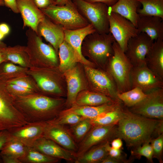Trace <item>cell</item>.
<instances>
[{"instance_id": "7402d4cb", "label": "cell", "mask_w": 163, "mask_h": 163, "mask_svg": "<svg viewBox=\"0 0 163 163\" xmlns=\"http://www.w3.org/2000/svg\"><path fill=\"white\" fill-rule=\"evenodd\" d=\"M123 104L120 100L97 106H78L73 105L70 107L63 110L59 114L72 113L80 116L85 118L92 119L105 112L114 110Z\"/></svg>"}, {"instance_id": "f546056e", "label": "cell", "mask_w": 163, "mask_h": 163, "mask_svg": "<svg viewBox=\"0 0 163 163\" xmlns=\"http://www.w3.org/2000/svg\"><path fill=\"white\" fill-rule=\"evenodd\" d=\"M58 52L59 63L58 68L61 73L72 68L78 62L73 49L65 40L60 45Z\"/></svg>"}, {"instance_id": "83f0119b", "label": "cell", "mask_w": 163, "mask_h": 163, "mask_svg": "<svg viewBox=\"0 0 163 163\" xmlns=\"http://www.w3.org/2000/svg\"><path fill=\"white\" fill-rule=\"evenodd\" d=\"M115 100L102 94L92 90H84L78 94L73 105L97 106Z\"/></svg>"}, {"instance_id": "277c9868", "label": "cell", "mask_w": 163, "mask_h": 163, "mask_svg": "<svg viewBox=\"0 0 163 163\" xmlns=\"http://www.w3.org/2000/svg\"><path fill=\"white\" fill-rule=\"evenodd\" d=\"M26 35V49L32 67H58L59 58L53 48L44 43L41 37L30 28L27 30Z\"/></svg>"}, {"instance_id": "ee69618b", "label": "cell", "mask_w": 163, "mask_h": 163, "mask_svg": "<svg viewBox=\"0 0 163 163\" xmlns=\"http://www.w3.org/2000/svg\"><path fill=\"white\" fill-rule=\"evenodd\" d=\"M37 6L40 9L44 8L51 5H56V0H34Z\"/></svg>"}, {"instance_id": "7dc6e473", "label": "cell", "mask_w": 163, "mask_h": 163, "mask_svg": "<svg viewBox=\"0 0 163 163\" xmlns=\"http://www.w3.org/2000/svg\"><path fill=\"white\" fill-rule=\"evenodd\" d=\"M4 163H21L19 159L10 156L0 154Z\"/></svg>"}, {"instance_id": "f5cc1de1", "label": "cell", "mask_w": 163, "mask_h": 163, "mask_svg": "<svg viewBox=\"0 0 163 163\" xmlns=\"http://www.w3.org/2000/svg\"><path fill=\"white\" fill-rule=\"evenodd\" d=\"M10 31V28L7 24L3 23L0 24V32L5 36L9 33Z\"/></svg>"}, {"instance_id": "e0dca14e", "label": "cell", "mask_w": 163, "mask_h": 163, "mask_svg": "<svg viewBox=\"0 0 163 163\" xmlns=\"http://www.w3.org/2000/svg\"><path fill=\"white\" fill-rule=\"evenodd\" d=\"M46 122L43 136L50 139L62 147L76 153L78 148L68 128L51 121Z\"/></svg>"}, {"instance_id": "f907efd6", "label": "cell", "mask_w": 163, "mask_h": 163, "mask_svg": "<svg viewBox=\"0 0 163 163\" xmlns=\"http://www.w3.org/2000/svg\"><path fill=\"white\" fill-rule=\"evenodd\" d=\"M124 162L121 160L112 157L109 155L101 163H121Z\"/></svg>"}, {"instance_id": "44dd1931", "label": "cell", "mask_w": 163, "mask_h": 163, "mask_svg": "<svg viewBox=\"0 0 163 163\" xmlns=\"http://www.w3.org/2000/svg\"><path fill=\"white\" fill-rule=\"evenodd\" d=\"M37 34L43 37L57 53L60 45L64 40V29L45 16L38 25Z\"/></svg>"}, {"instance_id": "3957f363", "label": "cell", "mask_w": 163, "mask_h": 163, "mask_svg": "<svg viewBox=\"0 0 163 163\" xmlns=\"http://www.w3.org/2000/svg\"><path fill=\"white\" fill-rule=\"evenodd\" d=\"M115 41L110 32L100 34L95 31L84 39L82 46V54L105 70L108 60L113 53V46Z\"/></svg>"}, {"instance_id": "c3c4849f", "label": "cell", "mask_w": 163, "mask_h": 163, "mask_svg": "<svg viewBox=\"0 0 163 163\" xmlns=\"http://www.w3.org/2000/svg\"><path fill=\"white\" fill-rule=\"evenodd\" d=\"M85 1L91 3L100 2L106 5L108 7L114 5L118 0H83Z\"/></svg>"}, {"instance_id": "bcb514c9", "label": "cell", "mask_w": 163, "mask_h": 163, "mask_svg": "<svg viewBox=\"0 0 163 163\" xmlns=\"http://www.w3.org/2000/svg\"><path fill=\"white\" fill-rule=\"evenodd\" d=\"M5 5L15 13H19L18 8L16 0H3Z\"/></svg>"}, {"instance_id": "7bdbcfd3", "label": "cell", "mask_w": 163, "mask_h": 163, "mask_svg": "<svg viewBox=\"0 0 163 163\" xmlns=\"http://www.w3.org/2000/svg\"><path fill=\"white\" fill-rule=\"evenodd\" d=\"M107 149L108 155L110 156L123 161L124 163H128L130 161L125 159L123 155L121 149H116L112 147L110 145V142L107 145Z\"/></svg>"}, {"instance_id": "9a60e30c", "label": "cell", "mask_w": 163, "mask_h": 163, "mask_svg": "<svg viewBox=\"0 0 163 163\" xmlns=\"http://www.w3.org/2000/svg\"><path fill=\"white\" fill-rule=\"evenodd\" d=\"M154 42L142 32L129 40L125 53L133 66L146 65V56Z\"/></svg>"}, {"instance_id": "ffe728a7", "label": "cell", "mask_w": 163, "mask_h": 163, "mask_svg": "<svg viewBox=\"0 0 163 163\" xmlns=\"http://www.w3.org/2000/svg\"><path fill=\"white\" fill-rule=\"evenodd\" d=\"M16 2L23 21V27H28L37 34L38 25L45 15L34 0H16Z\"/></svg>"}, {"instance_id": "4316f807", "label": "cell", "mask_w": 163, "mask_h": 163, "mask_svg": "<svg viewBox=\"0 0 163 163\" xmlns=\"http://www.w3.org/2000/svg\"><path fill=\"white\" fill-rule=\"evenodd\" d=\"M4 53L7 62L28 69L32 67L26 46H7Z\"/></svg>"}, {"instance_id": "f1b7e54d", "label": "cell", "mask_w": 163, "mask_h": 163, "mask_svg": "<svg viewBox=\"0 0 163 163\" xmlns=\"http://www.w3.org/2000/svg\"><path fill=\"white\" fill-rule=\"evenodd\" d=\"M107 141L93 146L77 158L75 163H101L109 155Z\"/></svg>"}, {"instance_id": "e575fe53", "label": "cell", "mask_w": 163, "mask_h": 163, "mask_svg": "<svg viewBox=\"0 0 163 163\" xmlns=\"http://www.w3.org/2000/svg\"><path fill=\"white\" fill-rule=\"evenodd\" d=\"M123 106V104L118 109L103 113L94 118L90 119L92 126L117 124L122 115Z\"/></svg>"}, {"instance_id": "8d00e7d4", "label": "cell", "mask_w": 163, "mask_h": 163, "mask_svg": "<svg viewBox=\"0 0 163 163\" xmlns=\"http://www.w3.org/2000/svg\"><path fill=\"white\" fill-rule=\"evenodd\" d=\"M26 146L20 141L10 139L0 151V154L19 159L24 154Z\"/></svg>"}, {"instance_id": "d6986e66", "label": "cell", "mask_w": 163, "mask_h": 163, "mask_svg": "<svg viewBox=\"0 0 163 163\" xmlns=\"http://www.w3.org/2000/svg\"><path fill=\"white\" fill-rule=\"evenodd\" d=\"M49 157L75 163L76 153L60 146L53 140L42 136L37 140L32 146Z\"/></svg>"}, {"instance_id": "52a82bcc", "label": "cell", "mask_w": 163, "mask_h": 163, "mask_svg": "<svg viewBox=\"0 0 163 163\" xmlns=\"http://www.w3.org/2000/svg\"><path fill=\"white\" fill-rule=\"evenodd\" d=\"M58 67L28 69L27 73L32 77L38 87L39 93L47 96L60 97L64 95L60 73Z\"/></svg>"}, {"instance_id": "836d02e7", "label": "cell", "mask_w": 163, "mask_h": 163, "mask_svg": "<svg viewBox=\"0 0 163 163\" xmlns=\"http://www.w3.org/2000/svg\"><path fill=\"white\" fill-rule=\"evenodd\" d=\"M146 94L140 88L135 87L127 91L118 93L117 97L124 106L129 108L141 101L146 97Z\"/></svg>"}, {"instance_id": "2e32d148", "label": "cell", "mask_w": 163, "mask_h": 163, "mask_svg": "<svg viewBox=\"0 0 163 163\" xmlns=\"http://www.w3.org/2000/svg\"><path fill=\"white\" fill-rule=\"evenodd\" d=\"M46 122L27 123L8 130L10 139L18 141L27 146L32 147L43 136Z\"/></svg>"}, {"instance_id": "7c38bea8", "label": "cell", "mask_w": 163, "mask_h": 163, "mask_svg": "<svg viewBox=\"0 0 163 163\" xmlns=\"http://www.w3.org/2000/svg\"><path fill=\"white\" fill-rule=\"evenodd\" d=\"M140 102L129 108L131 112L147 118L163 120V88H158L146 94Z\"/></svg>"}, {"instance_id": "8992f818", "label": "cell", "mask_w": 163, "mask_h": 163, "mask_svg": "<svg viewBox=\"0 0 163 163\" xmlns=\"http://www.w3.org/2000/svg\"><path fill=\"white\" fill-rule=\"evenodd\" d=\"M113 53L109 59L105 70L111 75L117 88L118 93L131 89L130 74L133 67L125 52L115 41Z\"/></svg>"}, {"instance_id": "484cf974", "label": "cell", "mask_w": 163, "mask_h": 163, "mask_svg": "<svg viewBox=\"0 0 163 163\" xmlns=\"http://www.w3.org/2000/svg\"><path fill=\"white\" fill-rule=\"evenodd\" d=\"M140 4L138 0H118L114 5L109 7L108 10L126 18L136 27L139 17L137 10Z\"/></svg>"}, {"instance_id": "60d3db41", "label": "cell", "mask_w": 163, "mask_h": 163, "mask_svg": "<svg viewBox=\"0 0 163 163\" xmlns=\"http://www.w3.org/2000/svg\"><path fill=\"white\" fill-rule=\"evenodd\" d=\"M150 143L153 150V158L157 159L160 163H163V133L152 139Z\"/></svg>"}, {"instance_id": "4fadbf2b", "label": "cell", "mask_w": 163, "mask_h": 163, "mask_svg": "<svg viewBox=\"0 0 163 163\" xmlns=\"http://www.w3.org/2000/svg\"><path fill=\"white\" fill-rule=\"evenodd\" d=\"M130 82L131 88H139L146 94L163 88V78L146 65L133 67L130 74Z\"/></svg>"}, {"instance_id": "1f68e13d", "label": "cell", "mask_w": 163, "mask_h": 163, "mask_svg": "<svg viewBox=\"0 0 163 163\" xmlns=\"http://www.w3.org/2000/svg\"><path fill=\"white\" fill-rule=\"evenodd\" d=\"M21 163H56L59 159L48 156L30 146H26L24 155L19 159Z\"/></svg>"}, {"instance_id": "f6af8a7d", "label": "cell", "mask_w": 163, "mask_h": 163, "mask_svg": "<svg viewBox=\"0 0 163 163\" xmlns=\"http://www.w3.org/2000/svg\"><path fill=\"white\" fill-rule=\"evenodd\" d=\"M10 139V134L8 130H5L0 132V151Z\"/></svg>"}, {"instance_id": "6da1fadb", "label": "cell", "mask_w": 163, "mask_h": 163, "mask_svg": "<svg viewBox=\"0 0 163 163\" xmlns=\"http://www.w3.org/2000/svg\"><path fill=\"white\" fill-rule=\"evenodd\" d=\"M163 120L149 118L133 113L124 105L116 130V137L123 139L133 149L150 141L163 133Z\"/></svg>"}, {"instance_id": "d4e9b609", "label": "cell", "mask_w": 163, "mask_h": 163, "mask_svg": "<svg viewBox=\"0 0 163 163\" xmlns=\"http://www.w3.org/2000/svg\"><path fill=\"white\" fill-rule=\"evenodd\" d=\"M146 64L163 78V39L154 41L146 57Z\"/></svg>"}, {"instance_id": "ab89813d", "label": "cell", "mask_w": 163, "mask_h": 163, "mask_svg": "<svg viewBox=\"0 0 163 163\" xmlns=\"http://www.w3.org/2000/svg\"><path fill=\"white\" fill-rule=\"evenodd\" d=\"M6 83L17 84L39 93V89L35 81L32 77L28 74Z\"/></svg>"}, {"instance_id": "db71d44e", "label": "cell", "mask_w": 163, "mask_h": 163, "mask_svg": "<svg viewBox=\"0 0 163 163\" xmlns=\"http://www.w3.org/2000/svg\"><path fill=\"white\" fill-rule=\"evenodd\" d=\"M72 0H56V5H63L68 2Z\"/></svg>"}, {"instance_id": "5bb4252c", "label": "cell", "mask_w": 163, "mask_h": 163, "mask_svg": "<svg viewBox=\"0 0 163 163\" xmlns=\"http://www.w3.org/2000/svg\"><path fill=\"white\" fill-rule=\"evenodd\" d=\"M117 124L92 126L78 145L76 153L77 158L94 146L107 141H111L116 137Z\"/></svg>"}, {"instance_id": "11a10c76", "label": "cell", "mask_w": 163, "mask_h": 163, "mask_svg": "<svg viewBox=\"0 0 163 163\" xmlns=\"http://www.w3.org/2000/svg\"><path fill=\"white\" fill-rule=\"evenodd\" d=\"M5 6V3L3 0H0V7Z\"/></svg>"}, {"instance_id": "d590c367", "label": "cell", "mask_w": 163, "mask_h": 163, "mask_svg": "<svg viewBox=\"0 0 163 163\" xmlns=\"http://www.w3.org/2000/svg\"><path fill=\"white\" fill-rule=\"evenodd\" d=\"M92 127L90 119L85 118L68 128L75 142L78 145L83 139Z\"/></svg>"}, {"instance_id": "4dcf8cb0", "label": "cell", "mask_w": 163, "mask_h": 163, "mask_svg": "<svg viewBox=\"0 0 163 163\" xmlns=\"http://www.w3.org/2000/svg\"><path fill=\"white\" fill-rule=\"evenodd\" d=\"M28 68L9 62L0 64V79L7 83L27 74Z\"/></svg>"}, {"instance_id": "ba28073f", "label": "cell", "mask_w": 163, "mask_h": 163, "mask_svg": "<svg viewBox=\"0 0 163 163\" xmlns=\"http://www.w3.org/2000/svg\"><path fill=\"white\" fill-rule=\"evenodd\" d=\"M81 15L100 34L109 33V7L100 2L72 0Z\"/></svg>"}, {"instance_id": "30bf717a", "label": "cell", "mask_w": 163, "mask_h": 163, "mask_svg": "<svg viewBox=\"0 0 163 163\" xmlns=\"http://www.w3.org/2000/svg\"><path fill=\"white\" fill-rule=\"evenodd\" d=\"M108 18L109 32L125 52L128 41L137 35L138 31L130 21L117 13L108 10Z\"/></svg>"}, {"instance_id": "681fc988", "label": "cell", "mask_w": 163, "mask_h": 163, "mask_svg": "<svg viewBox=\"0 0 163 163\" xmlns=\"http://www.w3.org/2000/svg\"><path fill=\"white\" fill-rule=\"evenodd\" d=\"M111 147L116 149H121L123 145V142L122 139L117 137L114 138L111 141Z\"/></svg>"}, {"instance_id": "b9f144b4", "label": "cell", "mask_w": 163, "mask_h": 163, "mask_svg": "<svg viewBox=\"0 0 163 163\" xmlns=\"http://www.w3.org/2000/svg\"><path fill=\"white\" fill-rule=\"evenodd\" d=\"M9 92L14 96H21L36 93L33 90L17 84L6 83Z\"/></svg>"}, {"instance_id": "5b68a950", "label": "cell", "mask_w": 163, "mask_h": 163, "mask_svg": "<svg viewBox=\"0 0 163 163\" xmlns=\"http://www.w3.org/2000/svg\"><path fill=\"white\" fill-rule=\"evenodd\" d=\"M40 9L45 16L64 30H75L89 24L72 1L63 5H54Z\"/></svg>"}, {"instance_id": "ac0fdd59", "label": "cell", "mask_w": 163, "mask_h": 163, "mask_svg": "<svg viewBox=\"0 0 163 163\" xmlns=\"http://www.w3.org/2000/svg\"><path fill=\"white\" fill-rule=\"evenodd\" d=\"M95 31L93 27L90 24L85 27L75 30H64V40L73 49L78 62L93 67L94 64L87 60L83 55L82 46L85 37Z\"/></svg>"}, {"instance_id": "9c48e42d", "label": "cell", "mask_w": 163, "mask_h": 163, "mask_svg": "<svg viewBox=\"0 0 163 163\" xmlns=\"http://www.w3.org/2000/svg\"><path fill=\"white\" fill-rule=\"evenodd\" d=\"M14 98L8 91L6 83L0 79V132L27 123L15 107Z\"/></svg>"}, {"instance_id": "7a4b0ae2", "label": "cell", "mask_w": 163, "mask_h": 163, "mask_svg": "<svg viewBox=\"0 0 163 163\" xmlns=\"http://www.w3.org/2000/svg\"><path fill=\"white\" fill-rule=\"evenodd\" d=\"M14 104L27 123L46 122L56 118L63 110L66 100L35 93L14 96Z\"/></svg>"}, {"instance_id": "603a6c76", "label": "cell", "mask_w": 163, "mask_h": 163, "mask_svg": "<svg viewBox=\"0 0 163 163\" xmlns=\"http://www.w3.org/2000/svg\"><path fill=\"white\" fill-rule=\"evenodd\" d=\"M63 73L67 85V97L65 106L69 108L75 103L76 97L81 91L85 89V84L81 72L75 66Z\"/></svg>"}, {"instance_id": "f35d334b", "label": "cell", "mask_w": 163, "mask_h": 163, "mask_svg": "<svg viewBox=\"0 0 163 163\" xmlns=\"http://www.w3.org/2000/svg\"><path fill=\"white\" fill-rule=\"evenodd\" d=\"M85 118L75 114L69 113L64 114H58L56 118L50 121L61 125L72 126L76 124Z\"/></svg>"}, {"instance_id": "8fae6325", "label": "cell", "mask_w": 163, "mask_h": 163, "mask_svg": "<svg viewBox=\"0 0 163 163\" xmlns=\"http://www.w3.org/2000/svg\"><path fill=\"white\" fill-rule=\"evenodd\" d=\"M85 70L92 91L103 94L115 100L118 91L110 74L106 70L84 65Z\"/></svg>"}, {"instance_id": "d6a6232c", "label": "cell", "mask_w": 163, "mask_h": 163, "mask_svg": "<svg viewBox=\"0 0 163 163\" xmlns=\"http://www.w3.org/2000/svg\"><path fill=\"white\" fill-rule=\"evenodd\" d=\"M142 5L138 8L139 16H155L163 19V0H138Z\"/></svg>"}, {"instance_id": "6f0895ef", "label": "cell", "mask_w": 163, "mask_h": 163, "mask_svg": "<svg viewBox=\"0 0 163 163\" xmlns=\"http://www.w3.org/2000/svg\"><path fill=\"white\" fill-rule=\"evenodd\" d=\"M3 163L2 159L0 155V163Z\"/></svg>"}, {"instance_id": "74e56055", "label": "cell", "mask_w": 163, "mask_h": 163, "mask_svg": "<svg viewBox=\"0 0 163 163\" xmlns=\"http://www.w3.org/2000/svg\"><path fill=\"white\" fill-rule=\"evenodd\" d=\"M131 152L133 156L140 158L143 156L145 157L149 162H153V150L150 141L147 142L140 146L133 149Z\"/></svg>"}, {"instance_id": "816d5d0a", "label": "cell", "mask_w": 163, "mask_h": 163, "mask_svg": "<svg viewBox=\"0 0 163 163\" xmlns=\"http://www.w3.org/2000/svg\"><path fill=\"white\" fill-rule=\"evenodd\" d=\"M7 46L5 43L0 41V64L4 62H7L4 53V50Z\"/></svg>"}, {"instance_id": "9f6ffc18", "label": "cell", "mask_w": 163, "mask_h": 163, "mask_svg": "<svg viewBox=\"0 0 163 163\" xmlns=\"http://www.w3.org/2000/svg\"><path fill=\"white\" fill-rule=\"evenodd\" d=\"M5 36L0 32V41Z\"/></svg>"}, {"instance_id": "cb8c5ba5", "label": "cell", "mask_w": 163, "mask_h": 163, "mask_svg": "<svg viewBox=\"0 0 163 163\" xmlns=\"http://www.w3.org/2000/svg\"><path fill=\"white\" fill-rule=\"evenodd\" d=\"M163 21L158 16L139 15L136 27L139 33L145 34L154 41L163 39Z\"/></svg>"}]
</instances>
